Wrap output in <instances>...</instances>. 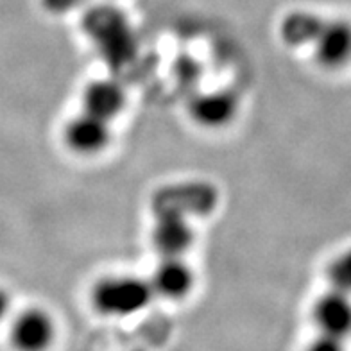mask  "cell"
I'll use <instances>...</instances> for the list:
<instances>
[{
    "label": "cell",
    "mask_w": 351,
    "mask_h": 351,
    "mask_svg": "<svg viewBox=\"0 0 351 351\" xmlns=\"http://www.w3.org/2000/svg\"><path fill=\"white\" fill-rule=\"evenodd\" d=\"M154 292L147 280L133 274H111L99 280L92 289V306L104 317H133L147 308Z\"/></svg>",
    "instance_id": "obj_1"
},
{
    "label": "cell",
    "mask_w": 351,
    "mask_h": 351,
    "mask_svg": "<svg viewBox=\"0 0 351 351\" xmlns=\"http://www.w3.org/2000/svg\"><path fill=\"white\" fill-rule=\"evenodd\" d=\"M56 339L54 315L42 306H29L11 319L10 344L14 351H51Z\"/></svg>",
    "instance_id": "obj_2"
},
{
    "label": "cell",
    "mask_w": 351,
    "mask_h": 351,
    "mask_svg": "<svg viewBox=\"0 0 351 351\" xmlns=\"http://www.w3.org/2000/svg\"><path fill=\"white\" fill-rule=\"evenodd\" d=\"M308 49H312L315 61L324 69L348 66L351 63V22L323 16L310 38Z\"/></svg>",
    "instance_id": "obj_3"
},
{
    "label": "cell",
    "mask_w": 351,
    "mask_h": 351,
    "mask_svg": "<svg viewBox=\"0 0 351 351\" xmlns=\"http://www.w3.org/2000/svg\"><path fill=\"white\" fill-rule=\"evenodd\" d=\"M65 145L79 156H95L111 143V122L81 111L72 117L63 130Z\"/></svg>",
    "instance_id": "obj_4"
},
{
    "label": "cell",
    "mask_w": 351,
    "mask_h": 351,
    "mask_svg": "<svg viewBox=\"0 0 351 351\" xmlns=\"http://www.w3.org/2000/svg\"><path fill=\"white\" fill-rule=\"evenodd\" d=\"M312 319L321 335L346 341L351 335V296L332 289L314 303Z\"/></svg>",
    "instance_id": "obj_5"
},
{
    "label": "cell",
    "mask_w": 351,
    "mask_h": 351,
    "mask_svg": "<svg viewBox=\"0 0 351 351\" xmlns=\"http://www.w3.org/2000/svg\"><path fill=\"white\" fill-rule=\"evenodd\" d=\"M149 283L154 296L180 301L194 291L195 273L185 256H167L158 263Z\"/></svg>",
    "instance_id": "obj_6"
},
{
    "label": "cell",
    "mask_w": 351,
    "mask_h": 351,
    "mask_svg": "<svg viewBox=\"0 0 351 351\" xmlns=\"http://www.w3.org/2000/svg\"><path fill=\"white\" fill-rule=\"evenodd\" d=\"M151 241L162 258L185 256L194 245L195 231L190 226L189 217L178 213H158Z\"/></svg>",
    "instance_id": "obj_7"
},
{
    "label": "cell",
    "mask_w": 351,
    "mask_h": 351,
    "mask_svg": "<svg viewBox=\"0 0 351 351\" xmlns=\"http://www.w3.org/2000/svg\"><path fill=\"white\" fill-rule=\"evenodd\" d=\"M241 102L230 90H213L203 93L190 104V117L206 130H221L235 121Z\"/></svg>",
    "instance_id": "obj_8"
},
{
    "label": "cell",
    "mask_w": 351,
    "mask_h": 351,
    "mask_svg": "<svg viewBox=\"0 0 351 351\" xmlns=\"http://www.w3.org/2000/svg\"><path fill=\"white\" fill-rule=\"evenodd\" d=\"M83 111L102 121H115L125 106V90L113 79H97L84 88Z\"/></svg>",
    "instance_id": "obj_9"
},
{
    "label": "cell",
    "mask_w": 351,
    "mask_h": 351,
    "mask_svg": "<svg viewBox=\"0 0 351 351\" xmlns=\"http://www.w3.org/2000/svg\"><path fill=\"white\" fill-rule=\"evenodd\" d=\"M328 280L333 291L351 296V247L328 265Z\"/></svg>",
    "instance_id": "obj_10"
},
{
    "label": "cell",
    "mask_w": 351,
    "mask_h": 351,
    "mask_svg": "<svg viewBox=\"0 0 351 351\" xmlns=\"http://www.w3.org/2000/svg\"><path fill=\"white\" fill-rule=\"evenodd\" d=\"M305 351H346V348H344V341L319 333L317 337L305 348Z\"/></svg>",
    "instance_id": "obj_11"
},
{
    "label": "cell",
    "mask_w": 351,
    "mask_h": 351,
    "mask_svg": "<svg viewBox=\"0 0 351 351\" xmlns=\"http://www.w3.org/2000/svg\"><path fill=\"white\" fill-rule=\"evenodd\" d=\"M10 314H11V296H10V292L0 285V324L10 317Z\"/></svg>",
    "instance_id": "obj_12"
},
{
    "label": "cell",
    "mask_w": 351,
    "mask_h": 351,
    "mask_svg": "<svg viewBox=\"0 0 351 351\" xmlns=\"http://www.w3.org/2000/svg\"><path fill=\"white\" fill-rule=\"evenodd\" d=\"M43 4L51 11H65L72 10L77 4H83V0H43Z\"/></svg>",
    "instance_id": "obj_13"
},
{
    "label": "cell",
    "mask_w": 351,
    "mask_h": 351,
    "mask_svg": "<svg viewBox=\"0 0 351 351\" xmlns=\"http://www.w3.org/2000/svg\"><path fill=\"white\" fill-rule=\"evenodd\" d=\"M134 351H142V350H134Z\"/></svg>",
    "instance_id": "obj_14"
}]
</instances>
